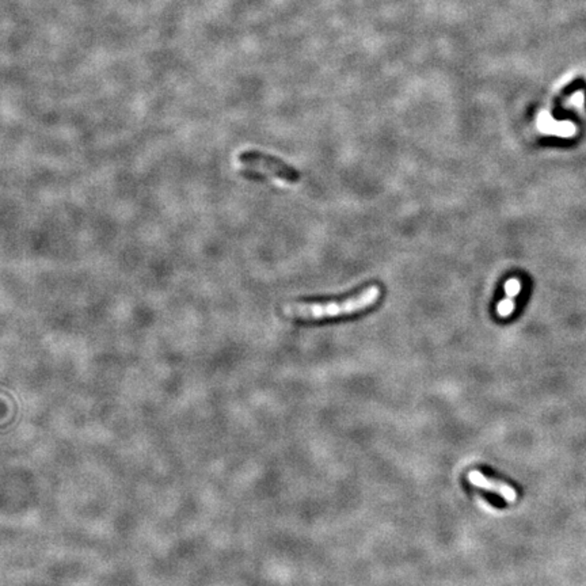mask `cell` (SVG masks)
Masks as SVG:
<instances>
[{
	"label": "cell",
	"instance_id": "3957f363",
	"mask_svg": "<svg viewBox=\"0 0 586 586\" xmlns=\"http://www.w3.org/2000/svg\"><path fill=\"white\" fill-rule=\"evenodd\" d=\"M469 481L471 482L473 486H476V488H485V490H488V491H493V493L500 494L501 497H504L505 500L509 501V502H513L516 500V497H517L516 490L512 488V486L506 485L504 482H500V481H493V479H490L488 476H485L482 472H470Z\"/></svg>",
	"mask_w": 586,
	"mask_h": 586
},
{
	"label": "cell",
	"instance_id": "5b68a950",
	"mask_svg": "<svg viewBox=\"0 0 586 586\" xmlns=\"http://www.w3.org/2000/svg\"><path fill=\"white\" fill-rule=\"evenodd\" d=\"M515 309H516L515 299L505 297L504 300H501V301L498 303V306H497V314H498V316H501V318H507V316H510V315L513 314Z\"/></svg>",
	"mask_w": 586,
	"mask_h": 586
},
{
	"label": "cell",
	"instance_id": "7a4b0ae2",
	"mask_svg": "<svg viewBox=\"0 0 586 586\" xmlns=\"http://www.w3.org/2000/svg\"><path fill=\"white\" fill-rule=\"evenodd\" d=\"M238 159L243 164L246 173L268 177L285 185H292L300 180L299 173L289 166L257 151H246Z\"/></svg>",
	"mask_w": 586,
	"mask_h": 586
},
{
	"label": "cell",
	"instance_id": "8992f818",
	"mask_svg": "<svg viewBox=\"0 0 586 586\" xmlns=\"http://www.w3.org/2000/svg\"><path fill=\"white\" fill-rule=\"evenodd\" d=\"M520 280H517V278H510V280H507V281H506V284H505V293H506V297L515 299V297L520 293Z\"/></svg>",
	"mask_w": 586,
	"mask_h": 586
},
{
	"label": "cell",
	"instance_id": "6da1fadb",
	"mask_svg": "<svg viewBox=\"0 0 586 586\" xmlns=\"http://www.w3.org/2000/svg\"><path fill=\"white\" fill-rule=\"evenodd\" d=\"M381 296L379 285H371L362 291L342 299L331 301H312V303H288L282 307V312L301 321H322L330 318L349 316L361 311L371 309Z\"/></svg>",
	"mask_w": 586,
	"mask_h": 586
},
{
	"label": "cell",
	"instance_id": "277c9868",
	"mask_svg": "<svg viewBox=\"0 0 586 586\" xmlns=\"http://www.w3.org/2000/svg\"><path fill=\"white\" fill-rule=\"evenodd\" d=\"M537 128L541 133L555 134V136H561V137H571L577 133V127L573 122H570V121L558 122V121L553 120L550 114L546 113V112H543L539 115Z\"/></svg>",
	"mask_w": 586,
	"mask_h": 586
},
{
	"label": "cell",
	"instance_id": "52a82bcc",
	"mask_svg": "<svg viewBox=\"0 0 586 586\" xmlns=\"http://www.w3.org/2000/svg\"><path fill=\"white\" fill-rule=\"evenodd\" d=\"M569 103H575V105H578V106H582L584 105V93H577V94H574L571 99H570Z\"/></svg>",
	"mask_w": 586,
	"mask_h": 586
}]
</instances>
